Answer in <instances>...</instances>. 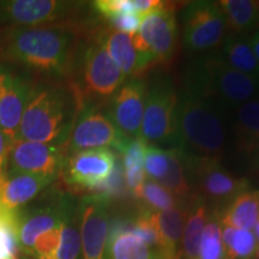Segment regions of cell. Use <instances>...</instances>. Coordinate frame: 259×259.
<instances>
[{"label": "cell", "instance_id": "cell-43", "mask_svg": "<svg viewBox=\"0 0 259 259\" xmlns=\"http://www.w3.org/2000/svg\"><path fill=\"white\" fill-rule=\"evenodd\" d=\"M155 259H161V258H160V257H158V254L156 253V255H155Z\"/></svg>", "mask_w": 259, "mask_h": 259}, {"label": "cell", "instance_id": "cell-31", "mask_svg": "<svg viewBox=\"0 0 259 259\" xmlns=\"http://www.w3.org/2000/svg\"><path fill=\"white\" fill-rule=\"evenodd\" d=\"M132 198L139 200L141 205L154 211H164L176 206L180 202L169 191L148 178L141 187L132 192Z\"/></svg>", "mask_w": 259, "mask_h": 259}, {"label": "cell", "instance_id": "cell-34", "mask_svg": "<svg viewBox=\"0 0 259 259\" xmlns=\"http://www.w3.org/2000/svg\"><path fill=\"white\" fill-rule=\"evenodd\" d=\"M17 213L6 211L0 206V259L17 255Z\"/></svg>", "mask_w": 259, "mask_h": 259}, {"label": "cell", "instance_id": "cell-2", "mask_svg": "<svg viewBox=\"0 0 259 259\" xmlns=\"http://www.w3.org/2000/svg\"><path fill=\"white\" fill-rule=\"evenodd\" d=\"M79 107L71 85L34 83L17 139L66 147Z\"/></svg>", "mask_w": 259, "mask_h": 259}, {"label": "cell", "instance_id": "cell-27", "mask_svg": "<svg viewBox=\"0 0 259 259\" xmlns=\"http://www.w3.org/2000/svg\"><path fill=\"white\" fill-rule=\"evenodd\" d=\"M169 168L163 179L158 181L161 186L169 191L180 202H189L193 191L189 183L185 154L178 148L168 149Z\"/></svg>", "mask_w": 259, "mask_h": 259}, {"label": "cell", "instance_id": "cell-12", "mask_svg": "<svg viewBox=\"0 0 259 259\" xmlns=\"http://www.w3.org/2000/svg\"><path fill=\"white\" fill-rule=\"evenodd\" d=\"M84 3L58 0H10L0 2V25L10 28L60 24L82 9Z\"/></svg>", "mask_w": 259, "mask_h": 259}, {"label": "cell", "instance_id": "cell-36", "mask_svg": "<svg viewBox=\"0 0 259 259\" xmlns=\"http://www.w3.org/2000/svg\"><path fill=\"white\" fill-rule=\"evenodd\" d=\"M61 225L38 236L32 246L30 259H54L60 241Z\"/></svg>", "mask_w": 259, "mask_h": 259}, {"label": "cell", "instance_id": "cell-42", "mask_svg": "<svg viewBox=\"0 0 259 259\" xmlns=\"http://www.w3.org/2000/svg\"><path fill=\"white\" fill-rule=\"evenodd\" d=\"M6 259H18L17 255H14V257H10V258H6Z\"/></svg>", "mask_w": 259, "mask_h": 259}, {"label": "cell", "instance_id": "cell-38", "mask_svg": "<svg viewBox=\"0 0 259 259\" xmlns=\"http://www.w3.org/2000/svg\"><path fill=\"white\" fill-rule=\"evenodd\" d=\"M12 141L0 130V185L8 176V160Z\"/></svg>", "mask_w": 259, "mask_h": 259}, {"label": "cell", "instance_id": "cell-16", "mask_svg": "<svg viewBox=\"0 0 259 259\" xmlns=\"http://www.w3.org/2000/svg\"><path fill=\"white\" fill-rule=\"evenodd\" d=\"M32 84L25 74L0 65V130L12 142L18 138L19 124Z\"/></svg>", "mask_w": 259, "mask_h": 259}, {"label": "cell", "instance_id": "cell-44", "mask_svg": "<svg viewBox=\"0 0 259 259\" xmlns=\"http://www.w3.org/2000/svg\"><path fill=\"white\" fill-rule=\"evenodd\" d=\"M23 259H30V258H27V257H24V258H23Z\"/></svg>", "mask_w": 259, "mask_h": 259}, {"label": "cell", "instance_id": "cell-32", "mask_svg": "<svg viewBox=\"0 0 259 259\" xmlns=\"http://www.w3.org/2000/svg\"><path fill=\"white\" fill-rule=\"evenodd\" d=\"M221 234L222 223L220 219V211L213 210L208 216L197 259H226Z\"/></svg>", "mask_w": 259, "mask_h": 259}, {"label": "cell", "instance_id": "cell-40", "mask_svg": "<svg viewBox=\"0 0 259 259\" xmlns=\"http://www.w3.org/2000/svg\"><path fill=\"white\" fill-rule=\"evenodd\" d=\"M253 229H254V235H255V238H257L258 244H259V222L257 223V225H255Z\"/></svg>", "mask_w": 259, "mask_h": 259}, {"label": "cell", "instance_id": "cell-7", "mask_svg": "<svg viewBox=\"0 0 259 259\" xmlns=\"http://www.w3.org/2000/svg\"><path fill=\"white\" fill-rule=\"evenodd\" d=\"M130 141L131 138L113 124L101 103H84L77 114L66 153L69 156L89 149H113L122 154Z\"/></svg>", "mask_w": 259, "mask_h": 259}, {"label": "cell", "instance_id": "cell-25", "mask_svg": "<svg viewBox=\"0 0 259 259\" xmlns=\"http://www.w3.org/2000/svg\"><path fill=\"white\" fill-rule=\"evenodd\" d=\"M225 14L228 35L247 36L259 28V2L257 0H222L219 2Z\"/></svg>", "mask_w": 259, "mask_h": 259}, {"label": "cell", "instance_id": "cell-4", "mask_svg": "<svg viewBox=\"0 0 259 259\" xmlns=\"http://www.w3.org/2000/svg\"><path fill=\"white\" fill-rule=\"evenodd\" d=\"M226 145L223 114L205 100L183 90L177 108V145L196 157L221 160Z\"/></svg>", "mask_w": 259, "mask_h": 259}, {"label": "cell", "instance_id": "cell-35", "mask_svg": "<svg viewBox=\"0 0 259 259\" xmlns=\"http://www.w3.org/2000/svg\"><path fill=\"white\" fill-rule=\"evenodd\" d=\"M169 168L168 150L160 149L155 145H148L144 158V173L148 179L158 183L163 179Z\"/></svg>", "mask_w": 259, "mask_h": 259}, {"label": "cell", "instance_id": "cell-9", "mask_svg": "<svg viewBox=\"0 0 259 259\" xmlns=\"http://www.w3.org/2000/svg\"><path fill=\"white\" fill-rule=\"evenodd\" d=\"M227 36L225 14L219 3L192 2L183 12L184 46L191 52H210Z\"/></svg>", "mask_w": 259, "mask_h": 259}, {"label": "cell", "instance_id": "cell-11", "mask_svg": "<svg viewBox=\"0 0 259 259\" xmlns=\"http://www.w3.org/2000/svg\"><path fill=\"white\" fill-rule=\"evenodd\" d=\"M185 154V153H184ZM186 170L193 193L204 199L218 202L231 200L239 193L250 189L245 178H236L221 164V160L210 157H196L185 154Z\"/></svg>", "mask_w": 259, "mask_h": 259}, {"label": "cell", "instance_id": "cell-14", "mask_svg": "<svg viewBox=\"0 0 259 259\" xmlns=\"http://www.w3.org/2000/svg\"><path fill=\"white\" fill-rule=\"evenodd\" d=\"M66 158V147L16 139L10 149L8 176L38 174L59 178Z\"/></svg>", "mask_w": 259, "mask_h": 259}, {"label": "cell", "instance_id": "cell-13", "mask_svg": "<svg viewBox=\"0 0 259 259\" xmlns=\"http://www.w3.org/2000/svg\"><path fill=\"white\" fill-rule=\"evenodd\" d=\"M116 161L111 149L82 150L67 156L61 174L71 189L94 193L111 177Z\"/></svg>", "mask_w": 259, "mask_h": 259}, {"label": "cell", "instance_id": "cell-45", "mask_svg": "<svg viewBox=\"0 0 259 259\" xmlns=\"http://www.w3.org/2000/svg\"><path fill=\"white\" fill-rule=\"evenodd\" d=\"M253 259H254V258H253Z\"/></svg>", "mask_w": 259, "mask_h": 259}, {"label": "cell", "instance_id": "cell-5", "mask_svg": "<svg viewBox=\"0 0 259 259\" xmlns=\"http://www.w3.org/2000/svg\"><path fill=\"white\" fill-rule=\"evenodd\" d=\"M73 66L77 69L76 78L70 85L78 97L80 106L111 99L126 80L125 74L97 37L87 45L78 63H73Z\"/></svg>", "mask_w": 259, "mask_h": 259}, {"label": "cell", "instance_id": "cell-8", "mask_svg": "<svg viewBox=\"0 0 259 259\" xmlns=\"http://www.w3.org/2000/svg\"><path fill=\"white\" fill-rule=\"evenodd\" d=\"M178 101L179 95L169 80H154L145 96L143 120L138 137L149 145H177Z\"/></svg>", "mask_w": 259, "mask_h": 259}, {"label": "cell", "instance_id": "cell-22", "mask_svg": "<svg viewBox=\"0 0 259 259\" xmlns=\"http://www.w3.org/2000/svg\"><path fill=\"white\" fill-rule=\"evenodd\" d=\"M96 37L101 41L103 47L108 52L116 66L125 74L126 78L139 77V56L132 42V34L107 28L100 31Z\"/></svg>", "mask_w": 259, "mask_h": 259}, {"label": "cell", "instance_id": "cell-19", "mask_svg": "<svg viewBox=\"0 0 259 259\" xmlns=\"http://www.w3.org/2000/svg\"><path fill=\"white\" fill-rule=\"evenodd\" d=\"M187 210L189 202H179L173 208L164 211H156L158 229L156 253L161 259H181L180 246Z\"/></svg>", "mask_w": 259, "mask_h": 259}, {"label": "cell", "instance_id": "cell-6", "mask_svg": "<svg viewBox=\"0 0 259 259\" xmlns=\"http://www.w3.org/2000/svg\"><path fill=\"white\" fill-rule=\"evenodd\" d=\"M178 40L179 30L173 6L166 3L162 9L145 16L138 31L132 34L141 73L151 65L169 60L176 53Z\"/></svg>", "mask_w": 259, "mask_h": 259}, {"label": "cell", "instance_id": "cell-17", "mask_svg": "<svg viewBox=\"0 0 259 259\" xmlns=\"http://www.w3.org/2000/svg\"><path fill=\"white\" fill-rule=\"evenodd\" d=\"M147 96V84L141 77H132L109 99L106 111L116 127L134 139L139 136Z\"/></svg>", "mask_w": 259, "mask_h": 259}, {"label": "cell", "instance_id": "cell-18", "mask_svg": "<svg viewBox=\"0 0 259 259\" xmlns=\"http://www.w3.org/2000/svg\"><path fill=\"white\" fill-rule=\"evenodd\" d=\"M57 179L58 177L38 174L8 176L0 185V206L6 211L17 213Z\"/></svg>", "mask_w": 259, "mask_h": 259}, {"label": "cell", "instance_id": "cell-37", "mask_svg": "<svg viewBox=\"0 0 259 259\" xmlns=\"http://www.w3.org/2000/svg\"><path fill=\"white\" fill-rule=\"evenodd\" d=\"M92 8L97 15L106 19L107 23L121 15L137 14L132 5V0H96L92 3Z\"/></svg>", "mask_w": 259, "mask_h": 259}, {"label": "cell", "instance_id": "cell-10", "mask_svg": "<svg viewBox=\"0 0 259 259\" xmlns=\"http://www.w3.org/2000/svg\"><path fill=\"white\" fill-rule=\"evenodd\" d=\"M77 205L78 203H74L70 196L58 192L48 200L19 210L16 227L18 250L29 257L38 236L60 226Z\"/></svg>", "mask_w": 259, "mask_h": 259}, {"label": "cell", "instance_id": "cell-30", "mask_svg": "<svg viewBox=\"0 0 259 259\" xmlns=\"http://www.w3.org/2000/svg\"><path fill=\"white\" fill-rule=\"evenodd\" d=\"M82 242L79 233L78 205L61 223L60 241L54 259H80Z\"/></svg>", "mask_w": 259, "mask_h": 259}, {"label": "cell", "instance_id": "cell-20", "mask_svg": "<svg viewBox=\"0 0 259 259\" xmlns=\"http://www.w3.org/2000/svg\"><path fill=\"white\" fill-rule=\"evenodd\" d=\"M130 223L131 218H114L111 221L106 259H155L156 251L128 231Z\"/></svg>", "mask_w": 259, "mask_h": 259}, {"label": "cell", "instance_id": "cell-21", "mask_svg": "<svg viewBox=\"0 0 259 259\" xmlns=\"http://www.w3.org/2000/svg\"><path fill=\"white\" fill-rule=\"evenodd\" d=\"M233 132L236 150L241 155L259 153V96L236 108Z\"/></svg>", "mask_w": 259, "mask_h": 259}, {"label": "cell", "instance_id": "cell-15", "mask_svg": "<svg viewBox=\"0 0 259 259\" xmlns=\"http://www.w3.org/2000/svg\"><path fill=\"white\" fill-rule=\"evenodd\" d=\"M109 204L95 193L83 196L78 202L82 259H106L111 218Z\"/></svg>", "mask_w": 259, "mask_h": 259}, {"label": "cell", "instance_id": "cell-26", "mask_svg": "<svg viewBox=\"0 0 259 259\" xmlns=\"http://www.w3.org/2000/svg\"><path fill=\"white\" fill-rule=\"evenodd\" d=\"M220 54L233 69L259 80V64L252 50L250 37L227 35Z\"/></svg>", "mask_w": 259, "mask_h": 259}, {"label": "cell", "instance_id": "cell-28", "mask_svg": "<svg viewBox=\"0 0 259 259\" xmlns=\"http://www.w3.org/2000/svg\"><path fill=\"white\" fill-rule=\"evenodd\" d=\"M148 143L141 137H136L130 141L127 147L122 151V169H124L126 185L130 192H134L141 187L147 179L144 173V158L147 154Z\"/></svg>", "mask_w": 259, "mask_h": 259}, {"label": "cell", "instance_id": "cell-23", "mask_svg": "<svg viewBox=\"0 0 259 259\" xmlns=\"http://www.w3.org/2000/svg\"><path fill=\"white\" fill-rule=\"evenodd\" d=\"M208 216L206 200L199 194L193 193L189 200L187 218L184 225L183 238H181V259L198 258L200 240H202L204 228L208 221Z\"/></svg>", "mask_w": 259, "mask_h": 259}, {"label": "cell", "instance_id": "cell-39", "mask_svg": "<svg viewBox=\"0 0 259 259\" xmlns=\"http://www.w3.org/2000/svg\"><path fill=\"white\" fill-rule=\"evenodd\" d=\"M250 44L252 46V50H253L255 59H257L259 64V29L257 31H254L253 35L250 37Z\"/></svg>", "mask_w": 259, "mask_h": 259}, {"label": "cell", "instance_id": "cell-46", "mask_svg": "<svg viewBox=\"0 0 259 259\" xmlns=\"http://www.w3.org/2000/svg\"><path fill=\"white\" fill-rule=\"evenodd\" d=\"M258 154H259V153H258Z\"/></svg>", "mask_w": 259, "mask_h": 259}, {"label": "cell", "instance_id": "cell-33", "mask_svg": "<svg viewBox=\"0 0 259 259\" xmlns=\"http://www.w3.org/2000/svg\"><path fill=\"white\" fill-rule=\"evenodd\" d=\"M94 193L107 204L116 202V200L127 199L130 197H132L127 185H126L122 163L119 158L118 161H116V164L114 169L112 171L111 177H109L106 183Z\"/></svg>", "mask_w": 259, "mask_h": 259}, {"label": "cell", "instance_id": "cell-1", "mask_svg": "<svg viewBox=\"0 0 259 259\" xmlns=\"http://www.w3.org/2000/svg\"><path fill=\"white\" fill-rule=\"evenodd\" d=\"M74 45L76 30L66 24L8 28L0 35V58L59 78L71 73Z\"/></svg>", "mask_w": 259, "mask_h": 259}, {"label": "cell", "instance_id": "cell-41", "mask_svg": "<svg viewBox=\"0 0 259 259\" xmlns=\"http://www.w3.org/2000/svg\"><path fill=\"white\" fill-rule=\"evenodd\" d=\"M254 257H257V259H259V244H258V247H257V252H255V255Z\"/></svg>", "mask_w": 259, "mask_h": 259}, {"label": "cell", "instance_id": "cell-24", "mask_svg": "<svg viewBox=\"0 0 259 259\" xmlns=\"http://www.w3.org/2000/svg\"><path fill=\"white\" fill-rule=\"evenodd\" d=\"M220 219L222 226L252 231L259 222V191L248 189L239 193L220 211Z\"/></svg>", "mask_w": 259, "mask_h": 259}, {"label": "cell", "instance_id": "cell-3", "mask_svg": "<svg viewBox=\"0 0 259 259\" xmlns=\"http://www.w3.org/2000/svg\"><path fill=\"white\" fill-rule=\"evenodd\" d=\"M184 83V90L205 100L222 114L259 96V80L233 69L220 53L194 60Z\"/></svg>", "mask_w": 259, "mask_h": 259}, {"label": "cell", "instance_id": "cell-29", "mask_svg": "<svg viewBox=\"0 0 259 259\" xmlns=\"http://www.w3.org/2000/svg\"><path fill=\"white\" fill-rule=\"evenodd\" d=\"M221 238L226 252V259L254 258L258 247V240L252 231L222 226Z\"/></svg>", "mask_w": 259, "mask_h": 259}]
</instances>
